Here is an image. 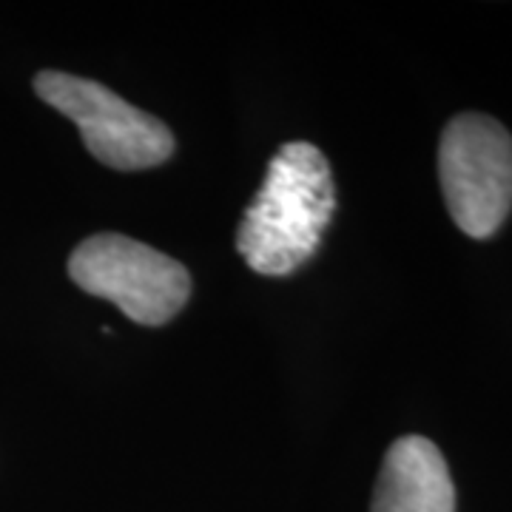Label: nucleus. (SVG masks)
Masks as SVG:
<instances>
[{"label": "nucleus", "instance_id": "f257e3e1", "mask_svg": "<svg viewBox=\"0 0 512 512\" xmlns=\"http://www.w3.org/2000/svg\"><path fill=\"white\" fill-rule=\"evenodd\" d=\"M333 211L328 157L311 143H285L239 222L237 251L256 274H293L319 251Z\"/></svg>", "mask_w": 512, "mask_h": 512}, {"label": "nucleus", "instance_id": "f03ea898", "mask_svg": "<svg viewBox=\"0 0 512 512\" xmlns=\"http://www.w3.org/2000/svg\"><path fill=\"white\" fill-rule=\"evenodd\" d=\"M69 276L146 328L171 322L191 296V274L177 259L123 234L83 239L69 256Z\"/></svg>", "mask_w": 512, "mask_h": 512}, {"label": "nucleus", "instance_id": "7ed1b4c3", "mask_svg": "<svg viewBox=\"0 0 512 512\" xmlns=\"http://www.w3.org/2000/svg\"><path fill=\"white\" fill-rule=\"evenodd\" d=\"M447 211L473 239L493 237L512 208V137L487 114L453 117L439 143Z\"/></svg>", "mask_w": 512, "mask_h": 512}, {"label": "nucleus", "instance_id": "20e7f679", "mask_svg": "<svg viewBox=\"0 0 512 512\" xmlns=\"http://www.w3.org/2000/svg\"><path fill=\"white\" fill-rule=\"evenodd\" d=\"M37 97L80 128L83 143L97 163L114 171H143L174 154V134L163 120L126 103L103 83L66 72H40Z\"/></svg>", "mask_w": 512, "mask_h": 512}, {"label": "nucleus", "instance_id": "39448f33", "mask_svg": "<svg viewBox=\"0 0 512 512\" xmlns=\"http://www.w3.org/2000/svg\"><path fill=\"white\" fill-rule=\"evenodd\" d=\"M370 512H456V487L433 441L404 436L390 444Z\"/></svg>", "mask_w": 512, "mask_h": 512}]
</instances>
